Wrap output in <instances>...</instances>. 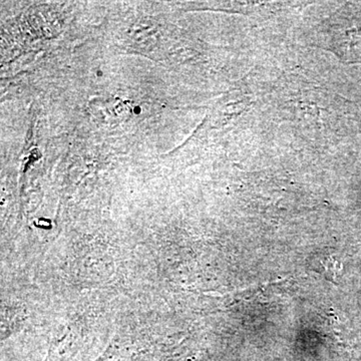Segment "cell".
<instances>
[{"mask_svg":"<svg viewBox=\"0 0 361 361\" xmlns=\"http://www.w3.org/2000/svg\"><path fill=\"white\" fill-rule=\"evenodd\" d=\"M334 51L343 61H358L361 59V28L341 30L334 37Z\"/></svg>","mask_w":361,"mask_h":361,"instance_id":"6da1fadb","label":"cell"}]
</instances>
